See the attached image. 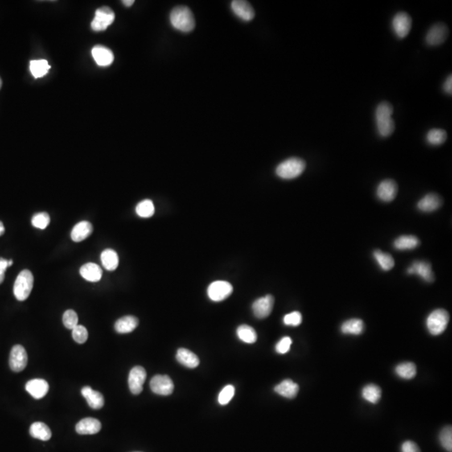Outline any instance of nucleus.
Masks as SVG:
<instances>
[{
    "label": "nucleus",
    "mask_w": 452,
    "mask_h": 452,
    "mask_svg": "<svg viewBox=\"0 0 452 452\" xmlns=\"http://www.w3.org/2000/svg\"><path fill=\"white\" fill-rule=\"evenodd\" d=\"M394 113L393 106L388 101L379 103L375 111V121L377 130L383 137H389L395 129V124L392 115Z\"/></svg>",
    "instance_id": "f257e3e1"
},
{
    "label": "nucleus",
    "mask_w": 452,
    "mask_h": 452,
    "mask_svg": "<svg viewBox=\"0 0 452 452\" xmlns=\"http://www.w3.org/2000/svg\"><path fill=\"white\" fill-rule=\"evenodd\" d=\"M416 366L411 362L402 363L395 368V373L398 376L404 379H413L416 375Z\"/></svg>",
    "instance_id": "f704fd0d"
},
{
    "label": "nucleus",
    "mask_w": 452,
    "mask_h": 452,
    "mask_svg": "<svg viewBox=\"0 0 452 452\" xmlns=\"http://www.w3.org/2000/svg\"><path fill=\"white\" fill-rule=\"evenodd\" d=\"M401 452H420V450L414 441H406L401 445Z\"/></svg>",
    "instance_id": "a18cd8bd"
},
{
    "label": "nucleus",
    "mask_w": 452,
    "mask_h": 452,
    "mask_svg": "<svg viewBox=\"0 0 452 452\" xmlns=\"http://www.w3.org/2000/svg\"><path fill=\"white\" fill-rule=\"evenodd\" d=\"M138 325V319L133 316H125L117 320L115 323V330L118 334H129L136 329Z\"/></svg>",
    "instance_id": "a878e982"
},
{
    "label": "nucleus",
    "mask_w": 452,
    "mask_h": 452,
    "mask_svg": "<svg viewBox=\"0 0 452 452\" xmlns=\"http://www.w3.org/2000/svg\"><path fill=\"white\" fill-rule=\"evenodd\" d=\"M363 329H364V323L359 318L347 320L341 326V331L343 334L360 335L361 334H363Z\"/></svg>",
    "instance_id": "cd10ccee"
},
{
    "label": "nucleus",
    "mask_w": 452,
    "mask_h": 452,
    "mask_svg": "<svg viewBox=\"0 0 452 452\" xmlns=\"http://www.w3.org/2000/svg\"><path fill=\"white\" fill-rule=\"evenodd\" d=\"M9 266V260L0 258V272H5Z\"/></svg>",
    "instance_id": "de8ad7c7"
},
{
    "label": "nucleus",
    "mask_w": 452,
    "mask_h": 452,
    "mask_svg": "<svg viewBox=\"0 0 452 452\" xmlns=\"http://www.w3.org/2000/svg\"><path fill=\"white\" fill-rule=\"evenodd\" d=\"M2 84H3L2 80H1V78H0V88H1V87H2Z\"/></svg>",
    "instance_id": "864d4df0"
},
{
    "label": "nucleus",
    "mask_w": 452,
    "mask_h": 452,
    "mask_svg": "<svg viewBox=\"0 0 452 452\" xmlns=\"http://www.w3.org/2000/svg\"><path fill=\"white\" fill-rule=\"evenodd\" d=\"M81 395L87 400V404L94 409H100L104 406L105 400L103 395L98 391H94L89 386L81 389Z\"/></svg>",
    "instance_id": "aec40b11"
},
{
    "label": "nucleus",
    "mask_w": 452,
    "mask_h": 452,
    "mask_svg": "<svg viewBox=\"0 0 452 452\" xmlns=\"http://www.w3.org/2000/svg\"><path fill=\"white\" fill-rule=\"evenodd\" d=\"M274 391L282 397L294 399L299 391V385L291 379H285L275 387Z\"/></svg>",
    "instance_id": "4be33fe9"
},
{
    "label": "nucleus",
    "mask_w": 452,
    "mask_h": 452,
    "mask_svg": "<svg viewBox=\"0 0 452 452\" xmlns=\"http://www.w3.org/2000/svg\"><path fill=\"white\" fill-rule=\"evenodd\" d=\"M170 22L174 29L182 32H190L195 27V20L192 12L185 6H178L172 10Z\"/></svg>",
    "instance_id": "f03ea898"
},
{
    "label": "nucleus",
    "mask_w": 452,
    "mask_h": 452,
    "mask_svg": "<svg viewBox=\"0 0 452 452\" xmlns=\"http://www.w3.org/2000/svg\"><path fill=\"white\" fill-rule=\"evenodd\" d=\"M381 388L376 384H368L362 391V396L363 399L371 404H377L381 399Z\"/></svg>",
    "instance_id": "7c9ffc66"
},
{
    "label": "nucleus",
    "mask_w": 452,
    "mask_h": 452,
    "mask_svg": "<svg viewBox=\"0 0 452 452\" xmlns=\"http://www.w3.org/2000/svg\"><path fill=\"white\" fill-rule=\"evenodd\" d=\"M92 224L88 221H81L74 226L71 231V239L75 242H80L92 235Z\"/></svg>",
    "instance_id": "393cba45"
},
{
    "label": "nucleus",
    "mask_w": 452,
    "mask_h": 452,
    "mask_svg": "<svg viewBox=\"0 0 452 452\" xmlns=\"http://www.w3.org/2000/svg\"><path fill=\"white\" fill-rule=\"evenodd\" d=\"M5 272H0V284L3 283V281L5 280Z\"/></svg>",
    "instance_id": "3c124183"
},
{
    "label": "nucleus",
    "mask_w": 452,
    "mask_h": 452,
    "mask_svg": "<svg viewBox=\"0 0 452 452\" xmlns=\"http://www.w3.org/2000/svg\"><path fill=\"white\" fill-rule=\"evenodd\" d=\"M231 8L236 16L244 21H251L255 17V11L249 2L244 0H235L231 3Z\"/></svg>",
    "instance_id": "a211bd4d"
},
{
    "label": "nucleus",
    "mask_w": 452,
    "mask_h": 452,
    "mask_svg": "<svg viewBox=\"0 0 452 452\" xmlns=\"http://www.w3.org/2000/svg\"><path fill=\"white\" fill-rule=\"evenodd\" d=\"M398 185L393 179L382 181L377 188V196L384 202H391L397 195Z\"/></svg>",
    "instance_id": "4468645a"
},
{
    "label": "nucleus",
    "mask_w": 452,
    "mask_h": 452,
    "mask_svg": "<svg viewBox=\"0 0 452 452\" xmlns=\"http://www.w3.org/2000/svg\"><path fill=\"white\" fill-rule=\"evenodd\" d=\"M12 265H13V260H9V266H11Z\"/></svg>",
    "instance_id": "603ef678"
},
{
    "label": "nucleus",
    "mask_w": 452,
    "mask_h": 452,
    "mask_svg": "<svg viewBox=\"0 0 452 452\" xmlns=\"http://www.w3.org/2000/svg\"><path fill=\"white\" fill-rule=\"evenodd\" d=\"M101 429L100 421L94 418H85L75 425V430L80 435H95Z\"/></svg>",
    "instance_id": "412c9836"
},
{
    "label": "nucleus",
    "mask_w": 452,
    "mask_h": 452,
    "mask_svg": "<svg viewBox=\"0 0 452 452\" xmlns=\"http://www.w3.org/2000/svg\"><path fill=\"white\" fill-rule=\"evenodd\" d=\"M63 323L67 328H75L78 325V316L73 310H67L63 314Z\"/></svg>",
    "instance_id": "a19ab883"
},
{
    "label": "nucleus",
    "mask_w": 452,
    "mask_h": 452,
    "mask_svg": "<svg viewBox=\"0 0 452 452\" xmlns=\"http://www.w3.org/2000/svg\"><path fill=\"white\" fill-rule=\"evenodd\" d=\"M115 20V14L113 10L108 6H103L96 9L95 17L91 24V27L94 31H103L108 29Z\"/></svg>",
    "instance_id": "423d86ee"
},
{
    "label": "nucleus",
    "mask_w": 452,
    "mask_h": 452,
    "mask_svg": "<svg viewBox=\"0 0 452 452\" xmlns=\"http://www.w3.org/2000/svg\"><path fill=\"white\" fill-rule=\"evenodd\" d=\"M306 169V162L299 158L285 160L277 166L276 175L283 179H293L299 177Z\"/></svg>",
    "instance_id": "7ed1b4c3"
},
{
    "label": "nucleus",
    "mask_w": 452,
    "mask_h": 452,
    "mask_svg": "<svg viewBox=\"0 0 452 452\" xmlns=\"http://www.w3.org/2000/svg\"><path fill=\"white\" fill-rule=\"evenodd\" d=\"M235 395V387L233 385H226L224 388L220 391L219 397H218V401L221 405H225L229 404L230 401L232 400V398Z\"/></svg>",
    "instance_id": "ea45409f"
},
{
    "label": "nucleus",
    "mask_w": 452,
    "mask_h": 452,
    "mask_svg": "<svg viewBox=\"0 0 452 452\" xmlns=\"http://www.w3.org/2000/svg\"><path fill=\"white\" fill-rule=\"evenodd\" d=\"M293 340L290 337H284L276 345V351L279 354H285L290 351Z\"/></svg>",
    "instance_id": "c03bdc74"
},
{
    "label": "nucleus",
    "mask_w": 452,
    "mask_h": 452,
    "mask_svg": "<svg viewBox=\"0 0 452 452\" xmlns=\"http://www.w3.org/2000/svg\"><path fill=\"white\" fill-rule=\"evenodd\" d=\"M273 306H274V297H272V295H266L265 297H260L254 301L252 305L254 315L260 319L268 318L272 313Z\"/></svg>",
    "instance_id": "ddd939ff"
},
{
    "label": "nucleus",
    "mask_w": 452,
    "mask_h": 452,
    "mask_svg": "<svg viewBox=\"0 0 452 452\" xmlns=\"http://www.w3.org/2000/svg\"><path fill=\"white\" fill-rule=\"evenodd\" d=\"M394 32L398 38L404 39L410 32L412 18L405 12H400L395 14L392 20Z\"/></svg>",
    "instance_id": "6e6552de"
},
{
    "label": "nucleus",
    "mask_w": 452,
    "mask_h": 452,
    "mask_svg": "<svg viewBox=\"0 0 452 452\" xmlns=\"http://www.w3.org/2000/svg\"><path fill=\"white\" fill-rule=\"evenodd\" d=\"M444 92L448 95L452 94V75H449L443 85Z\"/></svg>",
    "instance_id": "49530a36"
},
{
    "label": "nucleus",
    "mask_w": 452,
    "mask_h": 452,
    "mask_svg": "<svg viewBox=\"0 0 452 452\" xmlns=\"http://www.w3.org/2000/svg\"><path fill=\"white\" fill-rule=\"evenodd\" d=\"M72 337L77 343L81 344L86 343L88 338L87 329L83 325H77L75 328L72 329Z\"/></svg>",
    "instance_id": "79ce46f5"
},
{
    "label": "nucleus",
    "mask_w": 452,
    "mask_h": 452,
    "mask_svg": "<svg viewBox=\"0 0 452 452\" xmlns=\"http://www.w3.org/2000/svg\"><path fill=\"white\" fill-rule=\"evenodd\" d=\"M34 276L29 270H24L14 281V294L18 301H25L32 292Z\"/></svg>",
    "instance_id": "20e7f679"
},
{
    "label": "nucleus",
    "mask_w": 452,
    "mask_h": 452,
    "mask_svg": "<svg viewBox=\"0 0 452 452\" xmlns=\"http://www.w3.org/2000/svg\"><path fill=\"white\" fill-rule=\"evenodd\" d=\"M150 388L156 395L167 396L174 392V385L168 375H158L151 379Z\"/></svg>",
    "instance_id": "1a4fd4ad"
},
{
    "label": "nucleus",
    "mask_w": 452,
    "mask_h": 452,
    "mask_svg": "<svg viewBox=\"0 0 452 452\" xmlns=\"http://www.w3.org/2000/svg\"><path fill=\"white\" fill-rule=\"evenodd\" d=\"M236 334H237L238 338H240V340L244 342V343L251 344V343H256V340H257L256 332L255 331V329L253 327H251V326H248V325H241V326H239L237 328V331H236Z\"/></svg>",
    "instance_id": "72a5a7b5"
},
{
    "label": "nucleus",
    "mask_w": 452,
    "mask_h": 452,
    "mask_svg": "<svg viewBox=\"0 0 452 452\" xmlns=\"http://www.w3.org/2000/svg\"><path fill=\"white\" fill-rule=\"evenodd\" d=\"M176 359L178 363L186 368H194L199 364V359L196 354L186 348H179L177 351Z\"/></svg>",
    "instance_id": "5701e85b"
},
{
    "label": "nucleus",
    "mask_w": 452,
    "mask_h": 452,
    "mask_svg": "<svg viewBox=\"0 0 452 452\" xmlns=\"http://www.w3.org/2000/svg\"><path fill=\"white\" fill-rule=\"evenodd\" d=\"M92 54L96 64L100 67H108L114 60V55L112 50L100 45L94 46Z\"/></svg>",
    "instance_id": "f3484780"
},
{
    "label": "nucleus",
    "mask_w": 452,
    "mask_h": 452,
    "mask_svg": "<svg viewBox=\"0 0 452 452\" xmlns=\"http://www.w3.org/2000/svg\"><path fill=\"white\" fill-rule=\"evenodd\" d=\"M155 208L153 206V201L145 199L140 202L136 207V213L141 218H150L154 215Z\"/></svg>",
    "instance_id": "e433bc0d"
},
{
    "label": "nucleus",
    "mask_w": 452,
    "mask_h": 452,
    "mask_svg": "<svg viewBox=\"0 0 452 452\" xmlns=\"http://www.w3.org/2000/svg\"><path fill=\"white\" fill-rule=\"evenodd\" d=\"M25 389L33 398L39 400L48 393L49 384L45 379H34L28 382Z\"/></svg>",
    "instance_id": "dca6fc26"
},
{
    "label": "nucleus",
    "mask_w": 452,
    "mask_h": 452,
    "mask_svg": "<svg viewBox=\"0 0 452 452\" xmlns=\"http://www.w3.org/2000/svg\"><path fill=\"white\" fill-rule=\"evenodd\" d=\"M50 66L46 59H35L30 62V72L34 78H42L48 73Z\"/></svg>",
    "instance_id": "2f4dec72"
},
{
    "label": "nucleus",
    "mask_w": 452,
    "mask_h": 452,
    "mask_svg": "<svg viewBox=\"0 0 452 452\" xmlns=\"http://www.w3.org/2000/svg\"><path fill=\"white\" fill-rule=\"evenodd\" d=\"M50 222V215L46 212L38 213L33 216L31 220L33 226L39 230H45L49 225Z\"/></svg>",
    "instance_id": "58836bf2"
},
{
    "label": "nucleus",
    "mask_w": 452,
    "mask_h": 452,
    "mask_svg": "<svg viewBox=\"0 0 452 452\" xmlns=\"http://www.w3.org/2000/svg\"><path fill=\"white\" fill-rule=\"evenodd\" d=\"M5 226H4V224H3L2 222L0 221V236L4 235V233H5Z\"/></svg>",
    "instance_id": "8fccbe9b"
},
{
    "label": "nucleus",
    "mask_w": 452,
    "mask_h": 452,
    "mask_svg": "<svg viewBox=\"0 0 452 452\" xmlns=\"http://www.w3.org/2000/svg\"><path fill=\"white\" fill-rule=\"evenodd\" d=\"M450 321L449 313L444 309L433 311L426 319V326L429 334L437 336L442 334Z\"/></svg>",
    "instance_id": "39448f33"
},
{
    "label": "nucleus",
    "mask_w": 452,
    "mask_h": 452,
    "mask_svg": "<svg viewBox=\"0 0 452 452\" xmlns=\"http://www.w3.org/2000/svg\"><path fill=\"white\" fill-rule=\"evenodd\" d=\"M233 293V286L225 281H214L209 285L208 296L214 301H224Z\"/></svg>",
    "instance_id": "0eeeda50"
},
{
    "label": "nucleus",
    "mask_w": 452,
    "mask_h": 452,
    "mask_svg": "<svg viewBox=\"0 0 452 452\" xmlns=\"http://www.w3.org/2000/svg\"><path fill=\"white\" fill-rule=\"evenodd\" d=\"M442 204V199L438 194L430 193L419 201L417 207L422 212L430 213L438 210Z\"/></svg>",
    "instance_id": "6ab92c4d"
},
{
    "label": "nucleus",
    "mask_w": 452,
    "mask_h": 452,
    "mask_svg": "<svg viewBox=\"0 0 452 452\" xmlns=\"http://www.w3.org/2000/svg\"><path fill=\"white\" fill-rule=\"evenodd\" d=\"M28 363V355L25 347L21 345H15L12 348L9 355V367L14 372L23 371Z\"/></svg>",
    "instance_id": "9d476101"
},
{
    "label": "nucleus",
    "mask_w": 452,
    "mask_h": 452,
    "mask_svg": "<svg viewBox=\"0 0 452 452\" xmlns=\"http://www.w3.org/2000/svg\"><path fill=\"white\" fill-rule=\"evenodd\" d=\"M100 260L106 270L112 272L117 269L119 264L118 255L112 249H107L102 251L100 255Z\"/></svg>",
    "instance_id": "bb28decb"
},
{
    "label": "nucleus",
    "mask_w": 452,
    "mask_h": 452,
    "mask_svg": "<svg viewBox=\"0 0 452 452\" xmlns=\"http://www.w3.org/2000/svg\"><path fill=\"white\" fill-rule=\"evenodd\" d=\"M374 256L377 262L379 263V266L385 272L394 268L395 260L389 254L384 253L383 251L377 250L374 252Z\"/></svg>",
    "instance_id": "c9c22d12"
},
{
    "label": "nucleus",
    "mask_w": 452,
    "mask_h": 452,
    "mask_svg": "<svg viewBox=\"0 0 452 452\" xmlns=\"http://www.w3.org/2000/svg\"><path fill=\"white\" fill-rule=\"evenodd\" d=\"M30 436L40 441H49L51 438V430L46 424L42 422H35L30 428Z\"/></svg>",
    "instance_id": "c756f323"
},
{
    "label": "nucleus",
    "mask_w": 452,
    "mask_h": 452,
    "mask_svg": "<svg viewBox=\"0 0 452 452\" xmlns=\"http://www.w3.org/2000/svg\"><path fill=\"white\" fill-rule=\"evenodd\" d=\"M440 442L445 450L452 451V429L451 426H446L441 429L440 433Z\"/></svg>",
    "instance_id": "4c0bfd02"
},
{
    "label": "nucleus",
    "mask_w": 452,
    "mask_h": 452,
    "mask_svg": "<svg viewBox=\"0 0 452 452\" xmlns=\"http://www.w3.org/2000/svg\"><path fill=\"white\" fill-rule=\"evenodd\" d=\"M448 34L449 30L445 24H435L427 32L425 42L429 46H440L446 40Z\"/></svg>",
    "instance_id": "9b49d317"
},
{
    "label": "nucleus",
    "mask_w": 452,
    "mask_h": 452,
    "mask_svg": "<svg viewBox=\"0 0 452 452\" xmlns=\"http://www.w3.org/2000/svg\"><path fill=\"white\" fill-rule=\"evenodd\" d=\"M301 322H302V316L299 312H293L286 314L283 318L284 324L286 326H299Z\"/></svg>",
    "instance_id": "37998d69"
},
{
    "label": "nucleus",
    "mask_w": 452,
    "mask_h": 452,
    "mask_svg": "<svg viewBox=\"0 0 452 452\" xmlns=\"http://www.w3.org/2000/svg\"><path fill=\"white\" fill-rule=\"evenodd\" d=\"M408 274L418 275L424 281L432 282L435 280L434 273L432 272V265L429 263L423 260H417L407 270Z\"/></svg>",
    "instance_id": "2eb2a0df"
},
{
    "label": "nucleus",
    "mask_w": 452,
    "mask_h": 452,
    "mask_svg": "<svg viewBox=\"0 0 452 452\" xmlns=\"http://www.w3.org/2000/svg\"><path fill=\"white\" fill-rule=\"evenodd\" d=\"M420 240L414 235H402L397 238L394 242L395 249L399 251H407L413 250L418 246Z\"/></svg>",
    "instance_id": "c85d7f7f"
},
{
    "label": "nucleus",
    "mask_w": 452,
    "mask_h": 452,
    "mask_svg": "<svg viewBox=\"0 0 452 452\" xmlns=\"http://www.w3.org/2000/svg\"><path fill=\"white\" fill-rule=\"evenodd\" d=\"M446 139H447V133L444 129L433 128L426 134L427 142L433 146L441 145L446 141Z\"/></svg>",
    "instance_id": "473e14b6"
},
{
    "label": "nucleus",
    "mask_w": 452,
    "mask_h": 452,
    "mask_svg": "<svg viewBox=\"0 0 452 452\" xmlns=\"http://www.w3.org/2000/svg\"><path fill=\"white\" fill-rule=\"evenodd\" d=\"M80 274L87 281L97 282L101 279L102 270L95 263H87L80 268Z\"/></svg>",
    "instance_id": "b1692460"
},
{
    "label": "nucleus",
    "mask_w": 452,
    "mask_h": 452,
    "mask_svg": "<svg viewBox=\"0 0 452 452\" xmlns=\"http://www.w3.org/2000/svg\"><path fill=\"white\" fill-rule=\"evenodd\" d=\"M146 370L141 366H136L131 369L128 376V385L133 395L142 393V387L146 380Z\"/></svg>",
    "instance_id": "f8f14e48"
},
{
    "label": "nucleus",
    "mask_w": 452,
    "mask_h": 452,
    "mask_svg": "<svg viewBox=\"0 0 452 452\" xmlns=\"http://www.w3.org/2000/svg\"><path fill=\"white\" fill-rule=\"evenodd\" d=\"M134 2V0H124L122 1V4L125 5L126 7H131Z\"/></svg>",
    "instance_id": "09e8293b"
}]
</instances>
